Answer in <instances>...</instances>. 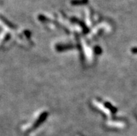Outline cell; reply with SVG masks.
<instances>
[{
	"instance_id": "1",
	"label": "cell",
	"mask_w": 137,
	"mask_h": 136,
	"mask_svg": "<svg viewBox=\"0 0 137 136\" xmlns=\"http://www.w3.org/2000/svg\"><path fill=\"white\" fill-rule=\"evenodd\" d=\"M88 2V0H72L71 4L74 6H79V5H84Z\"/></svg>"
},
{
	"instance_id": "2",
	"label": "cell",
	"mask_w": 137,
	"mask_h": 136,
	"mask_svg": "<svg viewBox=\"0 0 137 136\" xmlns=\"http://www.w3.org/2000/svg\"><path fill=\"white\" fill-rule=\"evenodd\" d=\"M0 20L2 21V22H4L6 25H7L9 28L13 29V24H12L11 22H9V21H8L4 17L2 16V15H0Z\"/></svg>"
}]
</instances>
